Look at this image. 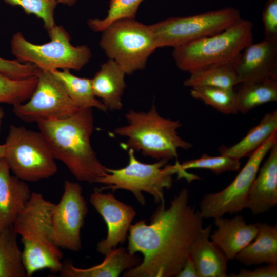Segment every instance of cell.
<instances>
[{
	"label": "cell",
	"instance_id": "8d00e7d4",
	"mask_svg": "<svg viewBox=\"0 0 277 277\" xmlns=\"http://www.w3.org/2000/svg\"><path fill=\"white\" fill-rule=\"evenodd\" d=\"M76 1L77 0H57L58 3L68 5L69 6H72Z\"/></svg>",
	"mask_w": 277,
	"mask_h": 277
},
{
	"label": "cell",
	"instance_id": "9a60e30c",
	"mask_svg": "<svg viewBox=\"0 0 277 277\" xmlns=\"http://www.w3.org/2000/svg\"><path fill=\"white\" fill-rule=\"evenodd\" d=\"M238 84L277 80V39L265 38L244 49L235 65Z\"/></svg>",
	"mask_w": 277,
	"mask_h": 277
},
{
	"label": "cell",
	"instance_id": "484cf974",
	"mask_svg": "<svg viewBox=\"0 0 277 277\" xmlns=\"http://www.w3.org/2000/svg\"><path fill=\"white\" fill-rule=\"evenodd\" d=\"M277 101V80L267 79L242 83L236 92L238 112L246 113L261 105Z\"/></svg>",
	"mask_w": 277,
	"mask_h": 277
},
{
	"label": "cell",
	"instance_id": "e575fe53",
	"mask_svg": "<svg viewBox=\"0 0 277 277\" xmlns=\"http://www.w3.org/2000/svg\"><path fill=\"white\" fill-rule=\"evenodd\" d=\"M230 277H276L277 276V264H267L253 270L240 269L238 273H231Z\"/></svg>",
	"mask_w": 277,
	"mask_h": 277
},
{
	"label": "cell",
	"instance_id": "83f0119b",
	"mask_svg": "<svg viewBox=\"0 0 277 277\" xmlns=\"http://www.w3.org/2000/svg\"><path fill=\"white\" fill-rule=\"evenodd\" d=\"M190 95L225 114L238 113L236 103V92L234 88L215 87L192 88Z\"/></svg>",
	"mask_w": 277,
	"mask_h": 277
},
{
	"label": "cell",
	"instance_id": "1f68e13d",
	"mask_svg": "<svg viewBox=\"0 0 277 277\" xmlns=\"http://www.w3.org/2000/svg\"><path fill=\"white\" fill-rule=\"evenodd\" d=\"M12 6H19L27 14H33L41 19L47 32L56 24L54 19L57 0H3Z\"/></svg>",
	"mask_w": 277,
	"mask_h": 277
},
{
	"label": "cell",
	"instance_id": "ac0fdd59",
	"mask_svg": "<svg viewBox=\"0 0 277 277\" xmlns=\"http://www.w3.org/2000/svg\"><path fill=\"white\" fill-rule=\"evenodd\" d=\"M10 171L5 159L0 160V228L12 225L31 195L26 182Z\"/></svg>",
	"mask_w": 277,
	"mask_h": 277
},
{
	"label": "cell",
	"instance_id": "d6a6232c",
	"mask_svg": "<svg viewBox=\"0 0 277 277\" xmlns=\"http://www.w3.org/2000/svg\"><path fill=\"white\" fill-rule=\"evenodd\" d=\"M40 71L41 69L33 64L0 57V73L12 78L21 80L37 76Z\"/></svg>",
	"mask_w": 277,
	"mask_h": 277
},
{
	"label": "cell",
	"instance_id": "603a6c76",
	"mask_svg": "<svg viewBox=\"0 0 277 277\" xmlns=\"http://www.w3.org/2000/svg\"><path fill=\"white\" fill-rule=\"evenodd\" d=\"M277 130V110L266 113L259 123L252 128L240 142L219 148L220 154L240 160L249 156L260 147Z\"/></svg>",
	"mask_w": 277,
	"mask_h": 277
},
{
	"label": "cell",
	"instance_id": "4316f807",
	"mask_svg": "<svg viewBox=\"0 0 277 277\" xmlns=\"http://www.w3.org/2000/svg\"><path fill=\"white\" fill-rule=\"evenodd\" d=\"M12 225L0 228V277H27Z\"/></svg>",
	"mask_w": 277,
	"mask_h": 277
},
{
	"label": "cell",
	"instance_id": "2e32d148",
	"mask_svg": "<svg viewBox=\"0 0 277 277\" xmlns=\"http://www.w3.org/2000/svg\"><path fill=\"white\" fill-rule=\"evenodd\" d=\"M213 220L216 229L210 238L228 260L235 259L258 234L257 223L247 224L242 215L230 219L222 216Z\"/></svg>",
	"mask_w": 277,
	"mask_h": 277
},
{
	"label": "cell",
	"instance_id": "7402d4cb",
	"mask_svg": "<svg viewBox=\"0 0 277 277\" xmlns=\"http://www.w3.org/2000/svg\"><path fill=\"white\" fill-rule=\"evenodd\" d=\"M255 239L240 251L235 259L247 265L277 264V226L258 222Z\"/></svg>",
	"mask_w": 277,
	"mask_h": 277
},
{
	"label": "cell",
	"instance_id": "4dcf8cb0",
	"mask_svg": "<svg viewBox=\"0 0 277 277\" xmlns=\"http://www.w3.org/2000/svg\"><path fill=\"white\" fill-rule=\"evenodd\" d=\"M144 0H110L106 16L103 19H89L88 27L95 32H102L112 23L123 18H135L141 3Z\"/></svg>",
	"mask_w": 277,
	"mask_h": 277
},
{
	"label": "cell",
	"instance_id": "8fae6325",
	"mask_svg": "<svg viewBox=\"0 0 277 277\" xmlns=\"http://www.w3.org/2000/svg\"><path fill=\"white\" fill-rule=\"evenodd\" d=\"M277 143V130L251 155L238 174L220 191L205 195L200 203L202 218L215 219L226 214H233L245 208L251 186L260 165L272 147Z\"/></svg>",
	"mask_w": 277,
	"mask_h": 277
},
{
	"label": "cell",
	"instance_id": "74e56055",
	"mask_svg": "<svg viewBox=\"0 0 277 277\" xmlns=\"http://www.w3.org/2000/svg\"><path fill=\"white\" fill-rule=\"evenodd\" d=\"M5 147L4 144H0V160L3 159L5 155Z\"/></svg>",
	"mask_w": 277,
	"mask_h": 277
},
{
	"label": "cell",
	"instance_id": "5b68a950",
	"mask_svg": "<svg viewBox=\"0 0 277 277\" xmlns=\"http://www.w3.org/2000/svg\"><path fill=\"white\" fill-rule=\"evenodd\" d=\"M253 24L241 18L217 34L173 48L177 67L189 73L238 58L253 42Z\"/></svg>",
	"mask_w": 277,
	"mask_h": 277
},
{
	"label": "cell",
	"instance_id": "8992f818",
	"mask_svg": "<svg viewBox=\"0 0 277 277\" xmlns=\"http://www.w3.org/2000/svg\"><path fill=\"white\" fill-rule=\"evenodd\" d=\"M127 150V165L119 169L107 168V172L96 182L104 186L97 189L101 191L107 189L129 191L142 205L145 204L142 194L145 192L151 195L156 203L165 204L164 190L172 187V176L179 173V162L167 165L168 160H160L152 164L144 163L136 159L134 150Z\"/></svg>",
	"mask_w": 277,
	"mask_h": 277
},
{
	"label": "cell",
	"instance_id": "5bb4252c",
	"mask_svg": "<svg viewBox=\"0 0 277 277\" xmlns=\"http://www.w3.org/2000/svg\"><path fill=\"white\" fill-rule=\"evenodd\" d=\"M90 202L107 226L106 238L96 246L97 251L105 256L118 244L125 242L136 212L131 206L118 200L113 194L103 193L97 188L91 194Z\"/></svg>",
	"mask_w": 277,
	"mask_h": 277
},
{
	"label": "cell",
	"instance_id": "52a82bcc",
	"mask_svg": "<svg viewBox=\"0 0 277 277\" xmlns=\"http://www.w3.org/2000/svg\"><path fill=\"white\" fill-rule=\"evenodd\" d=\"M50 41L35 44L17 32L11 41V50L16 60L33 64L42 70H79L88 64L91 51L87 45L74 46L65 28L55 25L48 31Z\"/></svg>",
	"mask_w": 277,
	"mask_h": 277
},
{
	"label": "cell",
	"instance_id": "ffe728a7",
	"mask_svg": "<svg viewBox=\"0 0 277 277\" xmlns=\"http://www.w3.org/2000/svg\"><path fill=\"white\" fill-rule=\"evenodd\" d=\"M141 261L139 256L130 254L125 248H115L98 265L80 268L67 261L63 264L60 272L64 277H117L123 271L135 267Z\"/></svg>",
	"mask_w": 277,
	"mask_h": 277
},
{
	"label": "cell",
	"instance_id": "f35d334b",
	"mask_svg": "<svg viewBox=\"0 0 277 277\" xmlns=\"http://www.w3.org/2000/svg\"><path fill=\"white\" fill-rule=\"evenodd\" d=\"M5 116V112L2 107H0V133L1 130V126L3 122V120Z\"/></svg>",
	"mask_w": 277,
	"mask_h": 277
},
{
	"label": "cell",
	"instance_id": "7a4b0ae2",
	"mask_svg": "<svg viewBox=\"0 0 277 277\" xmlns=\"http://www.w3.org/2000/svg\"><path fill=\"white\" fill-rule=\"evenodd\" d=\"M37 124L55 159L63 162L77 180L96 183L107 172L91 145L92 108H80L68 117Z\"/></svg>",
	"mask_w": 277,
	"mask_h": 277
},
{
	"label": "cell",
	"instance_id": "7c38bea8",
	"mask_svg": "<svg viewBox=\"0 0 277 277\" xmlns=\"http://www.w3.org/2000/svg\"><path fill=\"white\" fill-rule=\"evenodd\" d=\"M80 108L69 97L61 82L50 71L41 69L37 83L26 102L13 106L14 113L27 123L68 117Z\"/></svg>",
	"mask_w": 277,
	"mask_h": 277
},
{
	"label": "cell",
	"instance_id": "d4e9b609",
	"mask_svg": "<svg viewBox=\"0 0 277 277\" xmlns=\"http://www.w3.org/2000/svg\"><path fill=\"white\" fill-rule=\"evenodd\" d=\"M50 72L61 82L69 97L78 108H95L104 112L108 110L94 95L91 78L77 77L67 69Z\"/></svg>",
	"mask_w": 277,
	"mask_h": 277
},
{
	"label": "cell",
	"instance_id": "f546056e",
	"mask_svg": "<svg viewBox=\"0 0 277 277\" xmlns=\"http://www.w3.org/2000/svg\"><path fill=\"white\" fill-rule=\"evenodd\" d=\"M37 83V76L16 80L0 73V103L13 106L29 99Z\"/></svg>",
	"mask_w": 277,
	"mask_h": 277
},
{
	"label": "cell",
	"instance_id": "e0dca14e",
	"mask_svg": "<svg viewBox=\"0 0 277 277\" xmlns=\"http://www.w3.org/2000/svg\"><path fill=\"white\" fill-rule=\"evenodd\" d=\"M259 169L251 186L245 208L253 215L264 213L277 204V143Z\"/></svg>",
	"mask_w": 277,
	"mask_h": 277
},
{
	"label": "cell",
	"instance_id": "836d02e7",
	"mask_svg": "<svg viewBox=\"0 0 277 277\" xmlns=\"http://www.w3.org/2000/svg\"><path fill=\"white\" fill-rule=\"evenodd\" d=\"M265 38L277 39V0H268L262 13Z\"/></svg>",
	"mask_w": 277,
	"mask_h": 277
},
{
	"label": "cell",
	"instance_id": "6da1fadb",
	"mask_svg": "<svg viewBox=\"0 0 277 277\" xmlns=\"http://www.w3.org/2000/svg\"><path fill=\"white\" fill-rule=\"evenodd\" d=\"M203 220L199 211L189 204L186 188L174 197L169 207L160 204L150 224L141 220L131 225L127 251L131 254L139 252L143 259L123 276H176L203 228Z\"/></svg>",
	"mask_w": 277,
	"mask_h": 277
},
{
	"label": "cell",
	"instance_id": "4fadbf2b",
	"mask_svg": "<svg viewBox=\"0 0 277 277\" xmlns=\"http://www.w3.org/2000/svg\"><path fill=\"white\" fill-rule=\"evenodd\" d=\"M88 211L82 186L77 183L65 181L63 195L55 204L52 215L56 246L74 251L81 249V230Z\"/></svg>",
	"mask_w": 277,
	"mask_h": 277
},
{
	"label": "cell",
	"instance_id": "44dd1931",
	"mask_svg": "<svg viewBox=\"0 0 277 277\" xmlns=\"http://www.w3.org/2000/svg\"><path fill=\"white\" fill-rule=\"evenodd\" d=\"M125 74L117 63L109 58L91 78L94 95L101 99L108 110H119L123 107L122 96L126 87Z\"/></svg>",
	"mask_w": 277,
	"mask_h": 277
},
{
	"label": "cell",
	"instance_id": "ba28073f",
	"mask_svg": "<svg viewBox=\"0 0 277 277\" xmlns=\"http://www.w3.org/2000/svg\"><path fill=\"white\" fill-rule=\"evenodd\" d=\"M102 32L101 47L126 74L143 69L149 57L157 48L150 25L135 18L118 19Z\"/></svg>",
	"mask_w": 277,
	"mask_h": 277
},
{
	"label": "cell",
	"instance_id": "d590c367",
	"mask_svg": "<svg viewBox=\"0 0 277 277\" xmlns=\"http://www.w3.org/2000/svg\"><path fill=\"white\" fill-rule=\"evenodd\" d=\"M176 277H198L195 265L189 255Z\"/></svg>",
	"mask_w": 277,
	"mask_h": 277
},
{
	"label": "cell",
	"instance_id": "f1b7e54d",
	"mask_svg": "<svg viewBox=\"0 0 277 277\" xmlns=\"http://www.w3.org/2000/svg\"><path fill=\"white\" fill-rule=\"evenodd\" d=\"M240 166L241 162L238 159L222 154L212 156L204 154L199 158L179 163L178 176L179 178L184 177L188 181H190L193 178V175L187 173L186 171L188 169H207L216 174H220L227 171H238Z\"/></svg>",
	"mask_w": 277,
	"mask_h": 277
},
{
	"label": "cell",
	"instance_id": "d6986e66",
	"mask_svg": "<svg viewBox=\"0 0 277 277\" xmlns=\"http://www.w3.org/2000/svg\"><path fill=\"white\" fill-rule=\"evenodd\" d=\"M211 231V225L201 229L191 246L189 256L195 265L198 277H226L228 260L209 240Z\"/></svg>",
	"mask_w": 277,
	"mask_h": 277
},
{
	"label": "cell",
	"instance_id": "3957f363",
	"mask_svg": "<svg viewBox=\"0 0 277 277\" xmlns=\"http://www.w3.org/2000/svg\"><path fill=\"white\" fill-rule=\"evenodd\" d=\"M54 205L41 194L32 192L12 224L15 232L21 236L24 246L22 262L27 277L43 269L56 272L62 268L63 254L53 238L52 215Z\"/></svg>",
	"mask_w": 277,
	"mask_h": 277
},
{
	"label": "cell",
	"instance_id": "30bf717a",
	"mask_svg": "<svg viewBox=\"0 0 277 277\" xmlns=\"http://www.w3.org/2000/svg\"><path fill=\"white\" fill-rule=\"evenodd\" d=\"M228 7L184 17H172L150 25L157 48L180 46L220 33L241 18Z\"/></svg>",
	"mask_w": 277,
	"mask_h": 277
},
{
	"label": "cell",
	"instance_id": "277c9868",
	"mask_svg": "<svg viewBox=\"0 0 277 277\" xmlns=\"http://www.w3.org/2000/svg\"><path fill=\"white\" fill-rule=\"evenodd\" d=\"M125 117L127 124L114 130L115 134L127 138L121 144L125 150L131 148L146 156L169 161L177 158L179 149L192 147L179 135L181 122L161 116L155 105L147 112L130 109Z\"/></svg>",
	"mask_w": 277,
	"mask_h": 277
},
{
	"label": "cell",
	"instance_id": "9c48e42d",
	"mask_svg": "<svg viewBox=\"0 0 277 277\" xmlns=\"http://www.w3.org/2000/svg\"><path fill=\"white\" fill-rule=\"evenodd\" d=\"M4 159L14 175L36 182L54 175L57 166L42 134L23 126H10L4 144Z\"/></svg>",
	"mask_w": 277,
	"mask_h": 277
},
{
	"label": "cell",
	"instance_id": "cb8c5ba5",
	"mask_svg": "<svg viewBox=\"0 0 277 277\" xmlns=\"http://www.w3.org/2000/svg\"><path fill=\"white\" fill-rule=\"evenodd\" d=\"M240 56L234 60L213 65L190 73V76L184 81V86L191 88L204 86L234 88L238 84L235 65Z\"/></svg>",
	"mask_w": 277,
	"mask_h": 277
}]
</instances>
